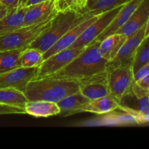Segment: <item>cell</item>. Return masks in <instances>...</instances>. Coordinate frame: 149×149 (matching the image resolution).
Returning a JSON list of instances; mask_svg holds the SVG:
<instances>
[{"label":"cell","mask_w":149,"mask_h":149,"mask_svg":"<svg viewBox=\"0 0 149 149\" xmlns=\"http://www.w3.org/2000/svg\"><path fill=\"white\" fill-rule=\"evenodd\" d=\"M142 1L143 0H131L129 2L124 4L110 24L96 38L94 42H100L107 36L116 33L117 31L127 21L130 17L132 15L134 11L138 8Z\"/></svg>","instance_id":"cell-13"},{"label":"cell","mask_w":149,"mask_h":149,"mask_svg":"<svg viewBox=\"0 0 149 149\" xmlns=\"http://www.w3.org/2000/svg\"><path fill=\"white\" fill-rule=\"evenodd\" d=\"M128 36L120 33H113L107 36L99 43V50L107 61L113 59Z\"/></svg>","instance_id":"cell-18"},{"label":"cell","mask_w":149,"mask_h":149,"mask_svg":"<svg viewBox=\"0 0 149 149\" xmlns=\"http://www.w3.org/2000/svg\"><path fill=\"white\" fill-rule=\"evenodd\" d=\"M28 102L24 93L13 88L0 89V103L24 109Z\"/></svg>","instance_id":"cell-21"},{"label":"cell","mask_w":149,"mask_h":149,"mask_svg":"<svg viewBox=\"0 0 149 149\" xmlns=\"http://www.w3.org/2000/svg\"><path fill=\"white\" fill-rule=\"evenodd\" d=\"M79 92L89 100H94L111 94L106 71L78 81Z\"/></svg>","instance_id":"cell-10"},{"label":"cell","mask_w":149,"mask_h":149,"mask_svg":"<svg viewBox=\"0 0 149 149\" xmlns=\"http://www.w3.org/2000/svg\"><path fill=\"white\" fill-rule=\"evenodd\" d=\"M148 63H149V35L143 39L135 52L132 64L134 74Z\"/></svg>","instance_id":"cell-24"},{"label":"cell","mask_w":149,"mask_h":149,"mask_svg":"<svg viewBox=\"0 0 149 149\" xmlns=\"http://www.w3.org/2000/svg\"><path fill=\"white\" fill-rule=\"evenodd\" d=\"M143 120L146 121V122H149V115H147V116H146L145 117L143 118Z\"/></svg>","instance_id":"cell-37"},{"label":"cell","mask_w":149,"mask_h":149,"mask_svg":"<svg viewBox=\"0 0 149 149\" xmlns=\"http://www.w3.org/2000/svg\"><path fill=\"white\" fill-rule=\"evenodd\" d=\"M90 100L79 91L66 96L58 102L57 104L61 110L60 114L63 116H67L81 113V106Z\"/></svg>","instance_id":"cell-17"},{"label":"cell","mask_w":149,"mask_h":149,"mask_svg":"<svg viewBox=\"0 0 149 149\" xmlns=\"http://www.w3.org/2000/svg\"><path fill=\"white\" fill-rule=\"evenodd\" d=\"M85 48L86 47H68L46 58L39 66V71L36 77H49L58 72L66 66Z\"/></svg>","instance_id":"cell-7"},{"label":"cell","mask_w":149,"mask_h":149,"mask_svg":"<svg viewBox=\"0 0 149 149\" xmlns=\"http://www.w3.org/2000/svg\"><path fill=\"white\" fill-rule=\"evenodd\" d=\"M98 0H87V2H86V9H85V13L86 11L87 10L90 8L91 7H93L95 4Z\"/></svg>","instance_id":"cell-34"},{"label":"cell","mask_w":149,"mask_h":149,"mask_svg":"<svg viewBox=\"0 0 149 149\" xmlns=\"http://www.w3.org/2000/svg\"><path fill=\"white\" fill-rule=\"evenodd\" d=\"M87 15V13L84 14L71 10L58 12L50 20L47 28L27 48H33L42 54L45 53Z\"/></svg>","instance_id":"cell-3"},{"label":"cell","mask_w":149,"mask_h":149,"mask_svg":"<svg viewBox=\"0 0 149 149\" xmlns=\"http://www.w3.org/2000/svg\"><path fill=\"white\" fill-rule=\"evenodd\" d=\"M58 13L55 0H48L26 7L23 26L36 24L50 18Z\"/></svg>","instance_id":"cell-12"},{"label":"cell","mask_w":149,"mask_h":149,"mask_svg":"<svg viewBox=\"0 0 149 149\" xmlns=\"http://www.w3.org/2000/svg\"><path fill=\"white\" fill-rule=\"evenodd\" d=\"M0 3L7 7L8 13L16 10L20 7V0H0Z\"/></svg>","instance_id":"cell-28"},{"label":"cell","mask_w":149,"mask_h":149,"mask_svg":"<svg viewBox=\"0 0 149 149\" xmlns=\"http://www.w3.org/2000/svg\"><path fill=\"white\" fill-rule=\"evenodd\" d=\"M146 26L128 36L122 45L116 56L106 64V70L111 69L120 65L132 64L137 49L146 36Z\"/></svg>","instance_id":"cell-8"},{"label":"cell","mask_w":149,"mask_h":149,"mask_svg":"<svg viewBox=\"0 0 149 149\" xmlns=\"http://www.w3.org/2000/svg\"><path fill=\"white\" fill-rule=\"evenodd\" d=\"M24 49L0 51V74L20 68V58Z\"/></svg>","instance_id":"cell-20"},{"label":"cell","mask_w":149,"mask_h":149,"mask_svg":"<svg viewBox=\"0 0 149 149\" xmlns=\"http://www.w3.org/2000/svg\"><path fill=\"white\" fill-rule=\"evenodd\" d=\"M137 85L143 90L149 91V73L138 81H135Z\"/></svg>","instance_id":"cell-30"},{"label":"cell","mask_w":149,"mask_h":149,"mask_svg":"<svg viewBox=\"0 0 149 149\" xmlns=\"http://www.w3.org/2000/svg\"><path fill=\"white\" fill-rule=\"evenodd\" d=\"M79 91L77 81L58 77H35L25 89L28 101L45 100L58 103L66 96Z\"/></svg>","instance_id":"cell-1"},{"label":"cell","mask_w":149,"mask_h":149,"mask_svg":"<svg viewBox=\"0 0 149 149\" xmlns=\"http://www.w3.org/2000/svg\"><path fill=\"white\" fill-rule=\"evenodd\" d=\"M148 35H149V34H148Z\"/></svg>","instance_id":"cell-38"},{"label":"cell","mask_w":149,"mask_h":149,"mask_svg":"<svg viewBox=\"0 0 149 149\" xmlns=\"http://www.w3.org/2000/svg\"><path fill=\"white\" fill-rule=\"evenodd\" d=\"M26 1L27 0H20V7H23L25 5V4H26Z\"/></svg>","instance_id":"cell-36"},{"label":"cell","mask_w":149,"mask_h":149,"mask_svg":"<svg viewBox=\"0 0 149 149\" xmlns=\"http://www.w3.org/2000/svg\"><path fill=\"white\" fill-rule=\"evenodd\" d=\"M149 18V0H143L127 21L116 33L130 36L146 26Z\"/></svg>","instance_id":"cell-14"},{"label":"cell","mask_w":149,"mask_h":149,"mask_svg":"<svg viewBox=\"0 0 149 149\" xmlns=\"http://www.w3.org/2000/svg\"><path fill=\"white\" fill-rule=\"evenodd\" d=\"M25 109L10 105L0 103V115L4 114H24Z\"/></svg>","instance_id":"cell-27"},{"label":"cell","mask_w":149,"mask_h":149,"mask_svg":"<svg viewBox=\"0 0 149 149\" xmlns=\"http://www.w3.org/2000/svg\"><path fill=\"white\" fill-rule=\"evenodd\" d=\"M131 93L136 100V113L143 119L149 115V91L141 88L135 83Z\"/></svg>","instance_id":"cell-22"},{"label":"cell","mask_w":149,"mask_h":149,"mask_svg":"<svg viewBox=\"0 0 149 149\" xmlns=\"http://www.w3.org/2000/svg\"><path fill=\"white\" fill-rule=\"evenodd\" d=\"M131 0H98L93 7L86 11V13L91 15H98L112 8L123 5Z\"/></svg>","instance_id":"cell-25"},{"label":"cell","mask_w":149,"mask_h":149,"mask_svg":"<svg viewBox=\"0 0 149 149\" xmlns=\"http://www.w3.org/2000/svg\"><path fill=\"white\" fill-rule=\"evenodd\" d=\"M149 73V63H146V65H144L143 66L141 67L138 71H137L134 74V79H135V81H137L138 80H140L141 79H142L143 77H145L146 74H148Z\"/></svg>","instance_id":"cell-29"},{"label":"cell","mask_w":149,"mask_h":149,"mask_svg":"<svg viewBox=\"0 0 149 149\" xmlns=\"http://www.w3.org/2000/svg\"><path fill=\"white\" fill-rule=\"evenodd\" d=\"M25 11L26 7H18L0 20V36L12 33L23 26Z\"/></svg>","instance_id":"cell-19"},{"label":"cell","mask_w":149,"mask_h":149,"mask_svg":"<svg viewBox=\"0 0 149 149\" xmlns=\"http://www.w3.org/2000/svg\"><path fill=\"white\" fill-rule=\"evenodd\" d=\"M123 5L118 6L98 15L96 20L82 32L79 37L74 42V43L70 47H87L92 42H94L96 38L110 24L111 22L113 20L116 15Z\"/></svg>","instance_id":"cell-6"},{"label":"cell","mask_w":149,"mask_h":149,"mask_svg":"<svg viewBox=\"0 0 149 149\" xmlns=\"http://www.w3.org/2000/svg\"><path fill=\"white\" fill-rule=\"evenodd\" d=\"M149 34V18L148 20V22L146 23V36H148Z\"/></svg>","instance_id":"cell-35"},{"label":"cell","mask_w":149,"mask_h":149,"mask_svg":"<svg viewBox=\"0 0 149 149\" xmlns=\"http://www.w3.org/2000/svg\"><path fill=\"white\" fill-rule=\"evenodd\" d=\"M53 17L36 24L22 26L12 33L0 36V51L27 48L47 28Z\"/></svg>","instance_id":"cell-4"},{"label":"cell","mask_w":149,"mask_h":149,"mask_svg":"<svg viewBox=\"0 0 149 149\" xmlns=\"http://www.w3.org/2000/svg\"><path fill=\"white\" fill-rule=\"evenodd\" d=\"M86 2H87V0H78V4L79 7L80 12L81 13H84V14H85Z\"/></svg>","instance_id":"cell-32"},{"label":"cell","mask_w":149,"mask_h":149,"mask_svg":"<svg viewBox=\"0 0 149 149\" xmlns=\"http://www.w3.org/2000/svg\"><path fill=\"white\" fill-rule=\"evenodd\" d=\"M122 107L121 102L112 95L90 100L88 103L83 105L81 108V113L90 112V113L103 114L116 110Z\"/></svg>","instance_id":"cell-15"},{"label":"cell","mask_w":149,"mask_h":149,"mask_svg":"<svg viewBox=\"0 0 149 149\" xmlns=\"http://www.w3.org/2000/svg\"><path fill=\"white\" fill-rule=\"evenodd\" d=\"M7 13H8V10H7V7L4 4L0 3V20L3 18Z\"/></svg>","instance_id":"cell-31"},{"label":"cell","mask_w":149,"mask_h":149,"mask_svg":"<svg viewBox=\"0 0 149 149\" xmlns=\"http://www.w3.org/2000/svg\"><path fill=\"white\" fill-rule=\"evenodd\" d=\"M43 61V54L42 52L33 48H26L22 51L20 55V67L22 68L39 67Z\"/></svg>","instance_id":"cell-23"},{"label":"cell","mask_w":149,"mask_h":149,"mask_svg":"<svg viewBox=\"0 0 149 149\" xmlns=\"http://www.w3.org/2000/svg\"><path fill=\"white\" fill-rule=\"evenodd\" d=\"M55 5L58 12L71 10L81 13L79 7L78 0H55Z\"/></svg>","instance_id":"cell-26"},{"label":"cell","mask_w":149,"mask_h":149,"mask_svg":"<svg viewBox=\"0 0 149 149\" xmlns=\"http://www.w3.org/2000/svg\"><path fill=\"white\" fill-rule=\"evenodd\" d=\"M24 109L26 113L34 117H49L60 114L61 112L57 103L45 100L28 101Z\"/></svg>","instance_id":"cell-16"},{"label":"cell","mask_w":149,"mask_h":149,"mask_svg":"<svg viewBox=\"0 0 149 149\" xmlns=\"http://www.w3.org/2000/svg\"><path fill=\"white\" fill-rule=\"evenodd\" d=\"M39 67L15 68L8 72L0 74V89L13 88L24 92L26 85L36 77Z\"/></svg>","instance_id":"cell-9"},{"label":"cell","mask_w":149,"mask_h":149,"mask_svg":"<svg viewBox=\"0 0 149 149\" xmlns=\"http://www.w3.org/2000/svg\"><path fill=\"white\" fill-rule=\"evenodd\" d=\"M100 42H93L66 66L49 76L79 81L82 79L106 71L108 61L99 50Z\"/></svg>","instance_id":"cell-2"},{"label":"cell","mask_w":149,"mask_h":149,"mask_svg":"<svg viewBox=\"0 0 149 149\" xmlns=\"http://www.w3.org/2000/svg\"><path fill=\"white\" fill-rule=\"evenodd\" d=\"M48 1V0H27L25 4V5L23 7H28V6L30 5H33V4H38V3L40 2H43V1Z\"/></svg>","instance_id":"cell-33"},{"label":"cell","mask_w":149,"mask_h":149,"mask_svg":"<svg viewBox=\"0 0 149 149\" xmlns=\"http://www.w3.org/2000/svg\"><path fill=\"white\" fill-rule=\"evenodd\" d=\"M111 95L121 102L125 95L132 91L135 83L132 64L120 65L106 70Z\"/></svg>","instance_id":"cell-5"},{"label":"cell","mask_w":149,"mask_h":149,"mask_svg":"<svg viewBox=\"0 0 149 149\" xmlns=\"http://www.w3.org/2000/svg\"><path fill=\"white\" fill-rule=\"evenodd\" d=\"M98 15H89L84 20L80 22L78 25L68 31L60 40H58L55 45L51 47L47 51L43 53V59L45 60L46 58H49L51 55L57 53L61 50L67 49L70 47L74 43L76 40L79 37L80 35L82 33V32L91 24L92 23L96 20Z\"/></svg>","instance_id":"cell-11"}]
</instances>
